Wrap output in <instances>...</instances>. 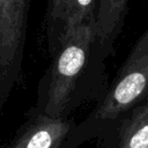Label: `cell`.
Listing matches in <instances>:
<instances>
[{"mask_svg": "<svg viewBox=\"0 0 148 148\" xmlns=\"http://www.w3.org/2000/svg\"><path fill=\"white\" fill-rule=\"evenodd\" d=\"M76 124L73 117H51L31 106L13 138L2 148H65Z\"/></svg>", "mask_w": 148, "mask_h": 148, "instance_id": "277c9868", "label": "cell"}, {"mask_svg": "<svg viewBox=\"0 0 148 148\" xmlns=\"http://www.w3.org/2000/svg\"><path fill=\"white\" fill-rule=\"evenodd\" d=\"M31 2L0 0V111L21 77Z\"/></svg>", "mask_w": 148, "mask_h": 148, "instance_id": "3957f363", "label": "cell"}, {"mask_svg": "<svg viewBox=\"0 0 148 148\" xmlns=\"http://www.w3.org/2000/svg\"><path fill=\"white\" fill-rule=\"evenodd\" d=\"M95 39V22L77 27L51 54V61L37 87V110L58 118L83 105L99 102L109 88V75Z\"/></svg>", "mask_w": 148, "mask_h": 148, "instance_id": "6da1fadb", "label": "cell"}, {"mask_svg": "<svg viewBox=\"0 0 148 148\" xmlns=\"http://www.w3.org/2000/svg\"><path fill=\"white\" fill-rule=\"evenodd\" d=\"M94 148H148V96L95 139Z\"/></svg>", "mask_w": 148, "mask_h": 148, "instance_id": "5b68a950", "label": "cell"}, {"mask_svg": "<svg viewBox=\"0 0 148 148\" xmlns=\"http://www.w3.org/2000/svg\"><path fill=\"white\" fill-rule=\"evenodd\" d=\"M96 5L97 0H67L62 18V39L77 27L95 22Z\"/></svg>", "mask_w": 148, "mask_h": 148, "instance_id": "52a82bcc", "label": "cell"}, {"mask_svg": "<svg viewBox=\"0 0 148 148\" xmlns=\"http://www.w3.org/2000/svg\"><path fill=\"white\" fill-rule=\"evenodd\" d=\"M128 1L130 0H97L95 39L105 59L114 51V43L125 23Z\"/></svg>", "mask_w": 148, "mask_h": 148, "instance_id": "8992f818", "label": "cell"}, {"mask_svg": "<svg viewBox=\"0 0 148 148\" xmlns=\"http://www.w3.org/2000/svg\"><path fill=\"white\" fill-rule=\"evenodd\" d=\"M148 96V28L133 45L109 84L105 96L94 104L71 133L65 148H79L98 138L124 112Z\"/></svg>", "mask_w": 148, "mask_h": 148, "instance_id": "7a4b0ae2", "label": "cell"}, {"mask_svg": "<svg viewBox=\"0 0 148 148\" xmlns=\"http://www.w3.org/2000/svg\"><path fill=\"white\" fill-rule=\"evenodd\" d=\"M67 0H47L45 13V35L50 56L62 39V18Z\"/></svg>", "mask_w": 148, "mask_h": 148, "instance_id": "ba28073f", "label": "cell"}]
</instances>
